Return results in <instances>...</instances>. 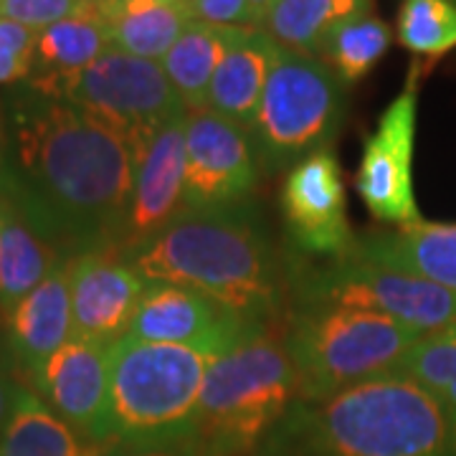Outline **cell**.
<instances>
[{"label":"cell","instance_id":"cell-6","mask_svg":"<svg viewBox=\"0 0 456 456\" xmlns=\"http://www.w3.org/2000/svg\"><path fill=\"white\" fill-rule=\"evenodd\" d=\"M419 332L380 312L317 305L302 307L287 338L297 398L320 401L398 370Z\"/></svg>","mask_w":456,"mask_h":456},{"label":"cell","instance_id":"cell-32","mask_svg":"<svg viewBox=\"0 0 456 456\" xmlns=\"http://www.w3.org/2000/svg\"><path fill=\"white\" fill-rule=\"evenodd\" d=\"M20 388H23V386H18L16 380L0 368V434H3V428L8 426V421H11V413H13V408H16Z\"/></svg>","mask_w":456,"mask_h":456},{"label":"cell","instance_id":"cell-19","mask_svg":"<svg viewBox=\"0 0 456 456\" xmlns=\"http://www.w3.org/2000/svg\"><path fill=\"white\" fill-rule=\"evenodd\" d=\"M347 256L403 269L456 292V224L419 221L391 233H373L358 239Z\"/></svg>","mask_w":456,"mask_h":456},{"label":"cell","instance_id":"cell-13","mask_svg":"<svg viewBox=\"0 0 456 456\" xmlns=\"http://www.w3.org/2000/svg\"><path fill=\"white\" fill-rule=\"evenodd\" d=\"M281 213L297 248L342 259L355 244L347 221L342 170L332 150L305 158L281 185Z\"/></svg>","mask_w":456,"mask_h":456},{"label":"cell","instance_id":"cell-20","mask_svg":"<svg viewBox=\"0 0 456 456\" xmlns=\"http://www.w3.org/2000/svg\"><path fill=\"white\" fill-rule=\"evenodd\" d=\"M277 41L261 28H246L231 46L208 89V110L231 122L251 127L264 86L279 59Z\"/></svg>","mask_w":456,"mask_h":456},{"label":"cell","instance_id":"cell-28","mask_svg":"<svg viewBox=\"0 0 456 456\" xmlns=\"http://www.w3.org/2000/svg\"><path fill=\"white\" fill-rule=\"evenodd\" d=\"M395 31L403 49L439 59L456 49V5L452 0H403Z\"/></svg>","mask_w":456,"mask_h":456},{"label":"cell","instance_id":"cell-12","mask_svg":"<svg viewBox=\"0 0 456 456\" xmlns=\"http://www.w3.org/2000/svg\"><path fill=\"white\" fill-rule=\"evenodd\" d=\"M33 388L41 401L71 428L94 444L110 446V388L112 345L71 338L36 373Z\"/></svg>","mask_w":456,"mask_h":456},{"label":"cell","instance_id":"cell-3","mask_svg":"<svg viewBox=\"0 0 456 456\" xmlns=\"http://www.w3.org/2000/svg\"><path fill=\"white\" fill-rule=\"evenodd\" d=\"M127 259L147 281L191 287L251 322L281 310V269L246 203L183 211Z\"/></svg>","mask_w":456,"mask_h":456},{"label":"cell","instance_id":"cell-29","mask_svg":"<svg viewBox=\"0 0 456 456\" xmlns=\"http://www.w3.org/2000/svg\"><path fill=\"white\" fill-rule=\"evenodd\" d=\"M38 33L16 20L0 18V84L28 79L36 61Z\"/></svg>","mask_w":456,"mask_h":456},{"label":"cell","instance_id":"cell-21","mask_svg":"<svg viewBox=\"0 0 456 456\" xmlns=\"http://www.w3.org/2000/svg\"><path fill=\"white\" fill-rule=\"evenodd\" d=\"M114 49L163 61L193 16L188 0H102Z\"/></svg>","mask_w":456,"mask_h":456},{"label":"cell","instance_id":"cell-25","mask_svg":"<svg viewBox=\"0 0 456 456\" xmlns=\"http://www.w3.org/2000/svg\"><path fill=\"white\" fill-rule=\"evenodd\" d=\"M370 11L373 0H274L261 31L281 49L317 59L325 38L342 20Z\"/></svg>","mask_w":456,"mask_h":456},{"label":"cell","instance_id":"cell-10","mask_svg":"<svg viewBox=\"0 0 456 456\" xmlns=\"http://www.w3.org/2000/svg\"><path fill=\"white\" fill-rule=\"evenodd\" d=\"M419 117V69L413 66L406 86L380 114L378 127L365 140L355 173V188L365 208L383 224L398 228L421 221L413 191V147Z\"/></svg>","mask_w":456,"mask_h":456},{"label":"cell","instance_id":"cell-9","mask_svg":"<svg viewBox=\"0 0 456 456\" xmlns=\"http://www.w3.org/2000/svg\"><path fill=\"white\" fill-rule=\"evenodd\" d=\"M299 297L302 307L342 305L380 312L419 335L456 325V292L403 269L353 256L335 259L332 266L302 279Z\"/></svg>","mask_w":456,"mask_h":456},{"label":"cell","instance_id":"cell-2","mask_svg":"<svg viewBox=\"0 0 456 456\" xmlns=\"http://www.w3.org/2000/svg\"><path fill=\"white\" fill-rule=\"evenodd\" d=\"M254 456H456V421L406 375H378L330 398H297Z\"/></svg>","mask_w":456,"mask_h":456},{"label":"cell","instance_id":"cell-37","mask_svg":"<svg viewBox=\"0 0 456 456\" xmlns=\"http://www.w3.org/2000/svg\"><path fill=\"white\" fill-rule=\"evenodd\" d=\"M452 3H454V5H456V0H452Z\"/></svg>","mask_w":456,"mask_h":456},{"label":"cell","instance_id":"cell-17","mask_svg":"<svg viewBox=\"0 0 456 456\" xmlns=\"http://www.w3.org/2000/svg\"><path fill=\"white\" fill-rule=\"evenodd\" d=\"M112 46L102 0H84L74 16L38 33L31 86L49 99L66 102L74 82Z\"/></svg>","mask_w":456,"mask_h":456},{"label":"cell","instance_id":"cell-31","mask_svg":"<svg viewBox=\"0 0 456 456\" xmlns=\"http://www.w3.org/2000/svg\"><path fill=\"white\" fill-rule=\"evenodd\" d=\"M191 16L224 28H259V18L248 0H188Z\"/></svg>","mask_w":456,"mask_h":456},{"label":"cell","instance_id":"cell-16","mask_svg":"<svg viewBox=\"0 0 456 456\" xmlns=\"http://www.w3.org/2000/svg\"><path fill=\"white\" fill-rule=\"evenodd\" d=\"M254 325L264 322H251L191 287L150 281L127 335L147 342L193 345L241 338Z\"/></svg>","mask_w":456,"mask_h":456},{"label":"cell","instance_id":"cell-34","mask_svg":"<svg viewBox=\"0 0 456 456\" xmlns=\"http://www.w3.org/2000/svg\"><path fill=\"white\" fill-rule=\"evenodd\" d=\"M248 3H251V8H254L256 18H259V28H261V23H264V18H266V13H269V8L274 5V0H248Z\"/></svg>","mask_w":456,"mask_h":456},{"label":"cell","instance_id":"cell-15","mask_svg":"<svg viewBox=\"0 0 456 456\" xmlns=\"http://www.w3.org/2000/svg\"><path fill=\"white\" fill-rule=\"evenodd\" d=\"M185 122L175 117L134 158V188L119 251L127 256L185 211Z\"/></svg>","mask_w":456,"mask_h":456},{"label":"cell","instance_id":"cell-8","mask_svg":"<svg viewBox=\"0 0 456 456\" xmlns=\"http://www.w3.org/2000/svg\"><path fill=\"white\" fill-rule=\"evenodd\" d=\"M66 102L117 132L134 158L160 127L188 114L160 61L114 46L74 82Z\"/></svg>","mask_w":456,"mask_h":456},{"label":"cell","instance_id":"cell-11","mask_svg":"<svg viewBox=\"0 0 456 456\" xmlns=\"http://www.w3.org/2000/svg\"><path fill=\"white\" fill-rule=\"evenodd\" d=\"M259 163L246 127L211 110L185 122V211L241 206L254 193Z\"/></svg>","mask_w":456,"mask_h":456},{"label":"cell","instance_id":"cell-14","mask_svg":"<svg viewBox=\"0 0 456 456\" xmlns=\"http://www.w3.org/2000/svg\"><path fill=\"white\" fill-rule=\"evenodd\" d=\"M74 338L114 345L130 332L147 281L122 251L89 248L69 259Z\"/></svg>","mask_w":456,"mask_h":456},{"label":"cell","instance_id":"cell-35","mask_svg":"<svg viewBox=\"0 0 456 456\" xmlns=\"http://www.w3.org/2000/svg\"><path fill=\"white\" fill-rule=\"evenodd\" d=\"M8 208H11V198L5 196V193H0V228H3V221L8 216Z\"/></svg>","mask_w":456,"mask_h":456},{"label":"cell","instance_id":"cell-27","mask_svg":"<svg viewBox=\"0 0 456 456\" xmlns=\"http://www.w3.org/2000/svg\"><path fill=\"white\" fill-rule=\"evenodd\" d=\"M395 373L431 393L456 421V325L421 335Z\"/></svg>","mask_w":456,"mask_h":456},{"label":"cell","instance_id":"cell-33","mask_svg":"<svg viewBox=\"0 0 456 456\" xmlns=\"http://www.w3.org/2000/svg\"><path fill=\"white\" fill-rule=\"evenodd\" d=\"M110 456H193L191 446H170V449H114Z\"/></svg>","mask_w":456,"mask_h":456},{"label":"cell","instance_id":"cell-30","mask_svg":"<svg viewBox=\"0 0 456 456\" xmlns=\"http://www.w3.org/2000/svg\"><path fill=\"white\" fill-rule=\"evenodd\" d=\"M84 0H3L0 18L16 20L20 26L41 33L49 26L74 16L82 8Z\"/></svg>","mask_w":456,"mask_h":456},{"label":"cell","instance_id":"cell-24","mask_svg":"<svg viewBox=\"0 0 456 456\" xmlns=\"http://www.w3.org/2000/svg\"><path fill=\"white\" fill-rule=\"evenodd\" d=\"M246 28H224L193 20L167 51L163 69L188 112L208 110V89L218 66Z\"/></svg>","mask_w":456,"mask_h":456},{"label":"cell","instance_id":"cell-38","mask_svg":"<svg viewBox=\"0 0 456 456\" xmlns=\"http://www.w3.org/2000/svg\"><path fill=\"white\" fill-rule=\"evenodd\" d=\"M0 3H3V0H0Z\"/></svg>","mask_w":456,"mask_h":456},{"label":"cell","instance_id":"cell-36","mask_svg":"<svg viewBox=\"0 0 456 456\" xmlns=\"http://www.w3.org/2000/svg\"><path fill=\"white\" fill-rule=\"evenodd\" d=\"M0 165H3V127H0Z\"/></svg>","mask_w":456,"mask_h":456},{"label":"cell","instance_id":"cell-5","mask_svg":"<svg viewBox=\"0 0 456 456\" xmlns=\"http://www.w3.org/2000/svg\"><path fill=\"white\" fill-rule=\"evenodd\" d=\"M297 401L287 342L251 327L213 360L198 403L193 456H254Z\"/></svg>","mask_w":456,"mask_h":456},{"label":"cell","instance_id":"cell-23","mask_svg":"<svg viewBox=\"0 0 456 456\" xmlns=\"http://www.w3.org/2000/svg\"><path fill=\"white\" fill-rule=\"evenodd\" d=\"M61 264L56 248L36 231L26 208L11 200L0 228V312L11 317L18 302Z\"/></svg>","mask_w":456,"mask_h":456},{"label":"cell","instance_id":"cell-22","mask_svg":"<svg viewBox=\"0 0 456 456\" xmlns=\"http://www.w3.org/2000/svg\"><path fill=\"white\" fill-rule=\"evenodd\" d=\"M110 452L71 428L31 388H20L11 421L0 434V456H110Z\"/></svg>","mask_w":456,"mask_h":456},{"label":"cell","instance_id":"cell-4","mask_svg":"<svg viewBox=\"0 0 456 456\" xmlns=\"http://www.w3.org/2000/svg\"><path fill=\"white\" fill-rule=\"evenodd\" d=\"M241 338L173 345L125 335L114 342L110 388L112 452L191 446L206 373L213 360Z\"/></svg>","mask_w":456,"mask_h":456},{"label":"cell","instance_id":"cell-26","mask_svg":"<svg viewBox=\"0 0 456 456\" xmlns=\"http://www.w3.org/2000/svg\"><path fill=\"white\" fill-rule=\"evenodd\" d=\"M388 49L391 28L373 13H360L342 20L327 36L317 59L325 61L345 86H353L373 71Z\"/></svg>","mask_w":456,"mask_h":456},{"label":"cell","instance_id":"cell-18","mask_svg":"<svg viewBox=\"0 0 456 456\" xmlns=\"http://www.w3.org/2000/svg\"><path fill=\"white\" fill-rule=\"evenodd\" d=\"M8 338L18 365L28 375L74 338L69 261H61L28 297L18 302L11 312Z\"/></svg>","mask_w":456,"mask_h":456},{"label":"cell","instance_id":"cell-1","mask_svg":"<svg viewBox=\"0 0 456 456\" xmlns=\"http://www.w3.org/2000/svg\"><path fill=\"white\" fill-rule=\"evenodd\" d=\"M16 152L51 224L82 244L119 251L134 152L117 132L69 102L41 97L16 114Z\"/></svg>","mask_w":456,"mask_h":456},{"label":"cell","instance_id":"cell-7","mask_svg":"<svg viewBox=\"0 0 456 456\" xmlns=\"http://www.w3.org/2000/svg\"><path fill=\"white\" fill-rule=\"evenodd\" d=\"M345 119V84L314 59L281 49L248 127L256 163L266 173L292 170L330 150Z\"/></svg>","mask_w":456,"mask_h":456}]
</instances>
